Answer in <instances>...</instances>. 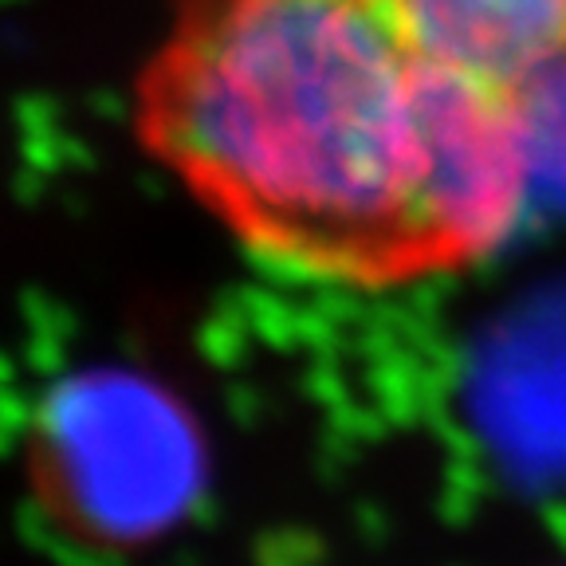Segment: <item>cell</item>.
<instances>
[{
  "instance_id": "6da1fadb",
  "label": "cell",
  "mask_w": 566,
  "mask_h": 566,
  "mask_svg": "<svg viewBox=\"0 0 566 566\" xmlns=\"http://www.w3.org/2000/svg\"><path fill=\"white\" fill-rule=\"evenodd\" d=\"M130 118L252 260L374 295L495 256L535 158V115L444 60L406 0H181Z\"/></svg>"
},
{
  "instance_id": "7a4b0ae2",
  "label": "cell",
  "mask_w": 566,
  "mask_h": 566,
  "mask_svg": "<svg viewBox=\"0 0 566 566\" xmlns=\"http://www.w3.org/2000/svg\"><path fill=\"white\" fill-rule=\"evenodd\" d=\"M40 512L91 551L126 555L174 535L209 484L201 424L158 381L130 370L63 378L28 429Z\"/></svg>"
},
{
  "instance_id": "3957f363",
  "label": "cell",
  "mask_w": 566,
  "mask_h": 566,
  "mask_svg": "<svg viewBox=\"0 0 566 566\" xmlns=\"http://www.w3.org/2000/svg\"><path fill=\"white\" fill-rule=\"evenodd\" d=\"M433 48L535 115L566 87V0H406Z\"/></svg>"
}]
</instances>
